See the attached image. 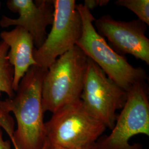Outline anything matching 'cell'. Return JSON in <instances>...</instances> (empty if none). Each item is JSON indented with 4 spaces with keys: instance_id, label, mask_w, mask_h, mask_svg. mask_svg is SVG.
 <instances>
[{
    "instance_id": "3",
    "label": "cell",
    "mask_w": 149,
    "mask_h": 149,
    "mask_svg": "<svg viewBox=\"0 0 149 149\" xmlns=\"http://www.w3.org/2000/svg\"><path fill=\"white\" fill-rule=\"evenodd\" d=\"M88 58L77 45L59 56L48 68L42 85L43 111L53 113L80 100Z\"/></svg>"
},
{
    "instance_id": "10",
    "label": "cell",
    "mask_w": 149,
    "mask_h": 149,
    "mask_svg": "<svg viewBox=\"0 0 149 149\" xmlns=\"http://www.w3.org/2000/svg\"><path fill=\"white\" fill-rule=\"evenodd\" d=\"M0 37L9 47L7 58L14 69L13 88L16 92L29 68L37 66L33 56L34 44L30 34L18 26L10 31H2Z\"/></svg>"
},
{
    "instance_id": "9",
    "label": "cell",
    "mask_w": 149,
    "mask_h": 149,
    "mask_svg": "<svg viewBox=\"0 0 149 149\" xmlns=\"http://www.w3.org/2000/svg\"><path fill=\"white\" fill-rule=\"evenodd\" d=\"M6 5L10 11L17 13L19 17L11 18L3 16L0 19V26L22 27L31 36L35 48H40L47 37V27L53 22L54 1L8 0Z\"/></svg>"
},
{
    "instance_id": "14",
    "label": "cell",
    "mask_w": 149,
    "mask_h": 149,
    "mask_svg": "<svg viewBox=\"0 0 149 149\" xmlns=\"http://www.w3.org/2000/svg\"><path fill=\"white\" fill-rule=\"evenodd\" d=\"M10 140H4L3 138V129L0 125V149H11Z\"/></svg>"
},
{
    "instance_id": "11",
    "label": "cell",
    "mask_w": 149,
    "mask_h": 149,
    "mask_svg": "<svg viewBox=\"0 0 149 149\" xmlns=\"http://www.w3.org/2000/svg\"><path fill=\"white\" fill-rule=\"evenodd\" d=\"M9 47L7 44L0 41V96L5 93L9 98H12L15 95L13 88L14 69L10 63L7 54Z\"/></svg>"
},
{
    "instance_id": "7",
    "label": "cell",
    "mask_w": 149,
    "mask_h": 149,
    "mask_svg": "<svg viewBox=\"0 0 149 149\" xmlns=\"http://www.w3.org/2000/svg\"><path fill=\"white\" fill-rule=\"evenodd\" d=\"M52 28L43 45L34 49L38 66L48 69L54 62L76 45L82 32V22L74 0H54Z\"/></svg>"
},
{
    "instance_id": "12",
    "label": "cell",
    "mask_w": 149,
    "mask_h": 149,
    "mask_svg": "<svg viewBox=\"0 0 149 149\" xmlns=\"http://www.w3.org/2000/svg\"><path fill=\"white\" fill-rule=\"evenodd\" d=\"M114 3L118 6L125 7L132 11L139 19L149 26V0H117Z\"/></svg>"
},
{
    "instance_id": "4",
    "label": "cell",
    "mask_w": 149,
    "mask_h": 149,
    "mask_svg": "<svg viewBox=\"0 0 149 149\" xmlns=\"http://www.w3.org/2000/svg\"><path fill=\"white\" fill-rule=\"evenodd\" d=\"M106 128L86 111L81 100L60 108L45 122L49 144L67 149L82 148L96 144Z\"/></svg>"
},
{
    "instance_id": "1",
    "label": "cell",
    "mask_w": 149,
    "mask_h": 149,
    "mask_svg": "<svg viewBox=\"0 0 149 149\" xmlns=\"http://www.w3.org/2000/svg\"><path fill=\"white\" fill-rule=\"evenodd\" d=\"M47 70L32 66L21 80L15 96L0 101V109L12 112L16 118L17 129L6 133L18 149H42L47 142L42 105V85Z\"/></svg>"
},
{
    "instance_id": "15",
    "label": "cell",
    "mask_w": 149,
    "mask_h": 149,
    "mask_svg": "<svg viewBox=\"0 0 149 149\" xmlns=\"http://www.w3.org/2000/svg\"><path fill=\"white\" fill-rule=\"evenodd\" d=\"M47 149H97L96 148V144L90 145L88 146H86L85 148H79V149H67V148H61V147H59L57 146H55V145H50L48 143V146Z\"/></svg>"
},
{
    "instance_id": "6",
    "label": "cell",
    "mask_w": 149,
    "mask_h": 149,
    "mask_svg": "<svg viewBox=\"0 0 149 149\" xmlns=\"http://www.w3.org/2000/svg\"><path fill=\"white\" fill-rule=\"evenodd\" d=\"M127 91L110 79L92 60L87 59L85 79L80 100L86 111L112 130L116 122V112L122 109Z\"/></svg>"
},
{
    "instance_id": "13",
    "label": "cell",
    "mask_w": 149,
    "mask_h": 149,
    "mask_svg": "<svg viewBox=\"0 0 149 149\" xmlns=\"http://www.w3.org/2000/svg\"><path fill=\"white\" fill-rule=\"evenodd\" d=\"M109 2V1L108 0H85L83 5L91 11L98 6H104Z\"/></svg>"
},
{
    "instance_id": "2",
    "label": "cell",
    "mask_w": 149,
    "mask_h": 149,
    "mask_svg": "<svg viewBox=\"0 0 149 149\" xmlns=\"http://www.w3.org/2000/svg\"><path fill=\"white\" fill-rule=\"evenodd\" d=\"M82 22V32L76 45L93 61L107 76L120 87L127 91L136 84L145 82L148 75L141 68L129 64L124 56L117 53L97 32L95 18L83 4L76 5Z\"/></svg>"
},
{
    "instance_id": "16",
    "label": "cell",
    "mask_w": 149,
    "mask_h": 149,
    "mask_svg": "<svg viewBox=\"0 0 149 149\" xmlns=\"http://www.w3.org/2000/svg\"><path fill=\"white\" fill-rule=\"evenodd\" d=\"M14 146V148H15V149H18L16 146ZM48 141L47 142V143H46V144L45 145V146H44V148H43V149H47V148H48Z\"/></svg>"
},
{
    "instance_id": "5",
    "label": "cell",
    "mask_w": 149,
    "mask_h": 149,
    "mask_svg": "<svg viewBox=\"0 0 149 149\" xmlns=\"http://www.w3.org/2000/svg\"><path fill=\"white\" fill-rule=\"evenodd\" d=\"M148 86L140 82L127 91V98L111 133L102 136L97 149H143L141 144H132L139 134L149 136V101Z\"/></svg>"
},
{
    "instance_id": "8",
    "label": "cell",
    "mask_w": 149,
    "mask_h": 149,
    "mask_svg": "<svg viewBox=\"0 0 149 149\" xmlns=\"http://www.w3.org/2000/svg\"><path fill=\"white\" fill-rule=\"evenodd\" d=\"M93 25L117 53L130 54L149 65V39L145 36L148 25L140 19L118 21L109 15L95 19Z\"/></svg>"
}]
</instances>
